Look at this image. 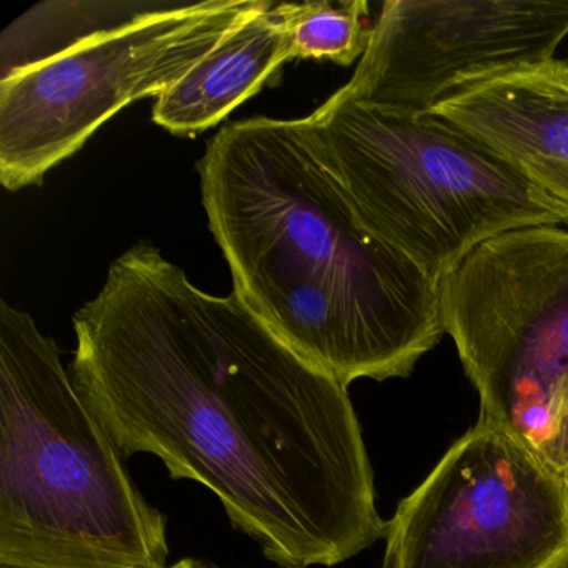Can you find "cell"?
<instances>
[{"label": "cell", "instance_id": "cell-5", "mask_svg": "<svg viewBox=\"0 0 568 568\" xmlns=\"http://www.w3.org/2000/svg\"><path fill=\"white\" fill-rule=\"evenodd\" d=\"M438 302L478 422L540 455L568 398V227L490 239L438 282Z\"/></svg>", "mask_w": 568, "mask_h": 568}, {"label": "cell", "instance_id": "cell-9", "mask_svg": "<svg viewBox=\"0 0 568 568\" xmlns=\"http://www.w3.org/2000/svg\"><path fill=\"white\" fill-rule=\"evenodd\" d=\"M430 114L510 162L528 181L568 204V62L527 65L471 85Z\"/></svg>", "mask_w": 568, "mask_h": 568}, {"label": "cell", "instance_id": "cell-2", "mask_svg": "<svg viewBox=\"0 0 568 568\" xmlns=\"http://www.w3.org/2000/svg\"><path fill=\"white\" fill-rule=\"evenodd\" d=\"M197 169L235 294L302 357L348 387L440 344L438 282L365 224L311 119L232 122Z\"/></svg>", "mask_w": 568, "mask_h": 568}, {"label": "cell", "instance_id": "cell-3", "mask_svg": "<svg viewBox=\"0 0 568 568\" xmlns=\"http://www.w3.org/2000/svg\"><path fill=\"white\" fill-rule=\"evenodd\" d=\"M139 490L34 318L0 302V568H165Z\"/></svg>", "mask_w": 568, "mask_h": 568}, {"label": "cell", "instance_id": "cell-12", "mask_svg": "<svg viewBox=\"0 0 568 568\" xmlns=\"http://www.w3.org/2000/svg\"><path fill=\"white\" fill-rule=\"evenodd\" d=\"M292 59L331 61L348 68L371 45L374 22L365 0L281 2Z\"/></svg>", "mask_w": 568, "mask_h": 568}, {"label": "cell", "instance_id": "cell-13", "mask_svg": "<svg viewBox=\"0 0 568 568\" xmlns=\"http://www.w3.org/2000/svg\"><path fill=\"white\" fill-rule=\"evenodd\" d=\"M540 457L554 467L568 484V398L550 440L541 448Z\"/></svg>", "mask_w": 568, "mask_h": 568}, {"label": "cell", "instance_id": "cell-6", "mask_svg": "<svg viewBox=\"0 0 568 568\" xmlns=\"http://www.w3.org/2000/svg\"><path fill=\"white\" fill-rule=\"evenodd\" d=\"M261 0H172L165 11L95 36L0 81V182L41 184L112 115L164 94Z\"/></svg>", "mask_w": 568, "mask_h": 568}, {"label": "cell", "instance_id": "cell-4", "mask_svg": "<svg viewBox=\"0 0 568 568\" xmlns=\"http://www.w3.org/2000/svg\"><path fill=\"white\" fill-rule=\"evenodd\" d=\"M308 119L365 224L434 281L498 235L568 227V204L430 112L337 91Z\"/></svg>", "mask_w": 568, "mask_h": 568}, {"label": "cell", "instance_id": "cell-10", "mask_svg": "<svg viewBox=\"0 0 568 568\" xmlns=\"http://www.w3.org/2000/svg\"><path fill=\"white\" fill-rule=\"evenodd\" d=\"M288 61L281 2L261 0L211 54L155 99L152 119L175 135L207 131L257 94Z\"/></svg>", "mask_w": 568, "mask_h": 568}, {"label": "cell", "instance_id": "cell-1", "mask_svg": "<svg viewBox=\"0 0 568 568\" xmlns=\"http://www.w3.org/2000/svg\"><path fill=\"white\" fill-rule=\"evenodd\" d=\"M69 367L125 460L215 495L277 568L337 567L385 537L347 385L241 295H212L139 242L74 315Z\"/></svg>", "mask_w": 568, "mask_h": 568}, {"label": "cell", "instance_id": "cell-8", "mask_svg": "<svg viewBox=\"0 0 568 568\" xmlns=\"http://www.w3.org/2000/svg\"><path fill=\"white\" fill-rule=\"evenodd\" d=\"M568 0H387L341 94L427 114L464 89L551 61Z\"/></svg>", "mask_w": 568, "mask_h": 568}, {"label": "cell", "instance_id": "cell-7", "mask_svg": "<svg viewBox=\"0 0 568 568\" xmlns=\"http://www.w3.org/2000/svg\"><path fill=\"white\" fill-rule=\"evenodd\" d=\"M382 568H567L568 484L477 422L398 504Z\"/></svg>", "mask_w": 568, "mask_h": 568}, {"label": "cell", "instance_id": "cell-11", "mask_svg": "<svg viewBox=\"0 0 568 568\" xmlns=\"http://www.w3.org/2000/svg\"><path fill=\"white\" fill-rule=\"evenodd\" d=\"M172 0H48L19 16L0 36V81L49 61L95 36L165 11Z\"/></svg>", "mask_w": 568, "mask_h": 568}]
</instances>
